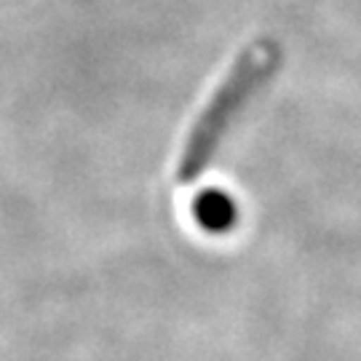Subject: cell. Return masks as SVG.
Masks as SVG:
<instances>
[{
    "instance_id": "cell-1",
    "label": "cell",
    "mask_w": 361,
    "mask_h": 361,
    "mask_svg": "<svg viewBox=\"0 0 361 361\" xmlns=\"http://www.w3.org/2000/svg\"><path fill=\"white\" fill-rule=\"evenodd\" d=\"M268 67H271V56L265 54V49H252V51H246L238 59V65L233 67L231 75L225 78V83L219 86L214 99L204 110V116L198 118L193 134L188 140L185 155H182L180 161L182 182L195 180L204 171L209 155L214 153V147L222 140V134L228 129L231 118L244 107L249 94L257 89V83L265 78Z\"/></svg>"
},
{
    "instance_id": "cell-2",
    "label": "cell",
    "mask_w": 361,
    "mask_h": 361,
    "mask_svg": "<svg viewBox=\"0 0 361 361\" xmlns=\"http://www.w3.org/2000/svg\"><path fill=\"white\" fill-rule=\"evenodd\" d=\"M193 214L198 225L209 233H225L231 231L238 219V207L231 195L219 188H207L204 193L195 195Z\"/></svg>"
}]
</instances>
